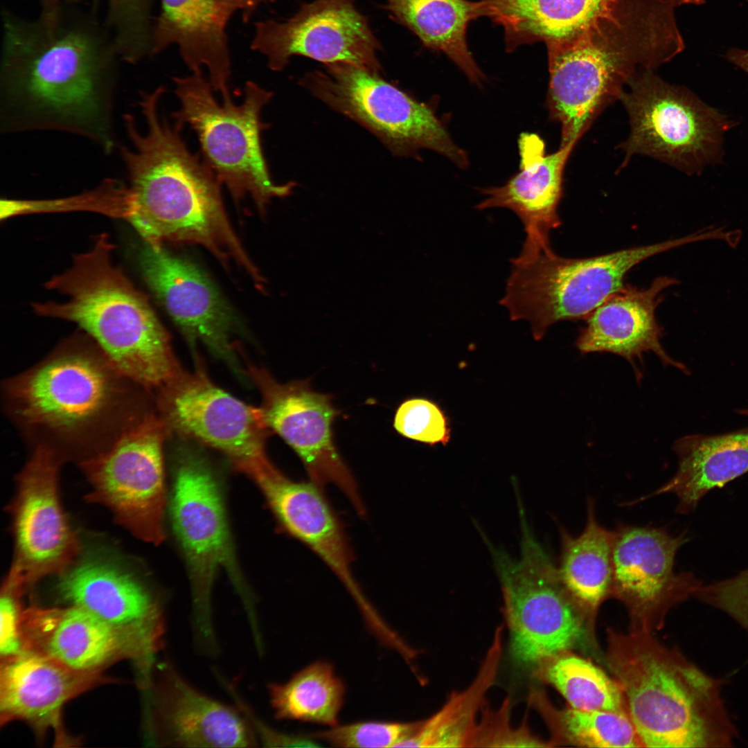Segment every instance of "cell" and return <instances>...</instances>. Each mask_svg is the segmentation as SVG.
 I'll return each mask as SVG.
<instances>
[{"mask_svg": "<svg viewBox=\"0 0 748 748\" xmlns=\"http://www.w3.org/2000/svg\"><path fill=\"white\" fill-rule=\"evenodd\" d=\"M486 17L504 29L506 51L564 39L604 12L614 0H481Z\"/></svg>", "mask_w": 748, "mask_h": 748, "instance_id": "29", "label": "cell"}, {"mask_svg": "<svg viewBox=\"0 0 748 748\" xmlns=\"http://www.w3.org/2000/svg\"><path fill=\"white\" fill-rule=\"evenodd\" d=\"M479 720L472 747H547L548 743L530 731L526 721L514 727L510 720V700L506 698L497 709L487 702Z\"/></svg>", "mask_w": 748, "mask_h": 748, "instance_id": "38", "label": "cell"}, {"mask_svg": "<svg viewBox=\"0 0 748 748\" xmlns=\"http://www.w3.org/2000/svg\"><path fill=\"white\" fill-rule=\"evenodd\" d=\"M113 29L112 42L118 55L135 62L152 54V0H107Z\"/></svg>", "mask_w": 748, "mask_h": 748, "instance_id": "35", "label": "cell"}, {"mask_svg": "<svg viewBox=\"0 0 748 748\" xmlns=\"http://www.w3.org/2000/svg\"><path fill=\"white\" fill-rule=\"evenodd\" d=\"M694 596L727 614L748 633V569L725 580L702 585Z\"/></svg>", "mask_w": 748, "mask_h": 748, "instance_id": "39", "label": "cell"}, {"mask_svg": "<svg viewBox=\"0 0 748 748\" xmlns=\"http://www.w3.org/2000/svg\"><path fill=\"white\" fill-rule=\"evenodd\" d=\"M168 429L153 411L105 451L79 463L91 486L89 499L105 505L136 537L164 538L163 445Z\"/></svg>", "mask_w": 748, "mask_h": 748, "instance_id": "12", "label": "cell"}, {"mask_svg": "<svg viewBox=\"0 0 748 748\" xmlns=\"http://www.w3.org/2000/svg\"><path fill=\"white\" fill-rule=\"evenodd\" d=\"M62 461L48 447L34 446L17 477L11 507L15 558L10 571L26 586L50 574L60 575L79 551L58 496Z\"/></svg>", "mask_w": 748, "mask_h": 748, "instance_id": "17", "label": "cell"}, {"mask_svg": "<svg viewBox=\"0 0 748 748\" xmlns=\"http://www.w3.org/2000/svg\"><path fill=\"white\" fill-rule=\"evenodd\" d=\"M59 576L58 593L71 605L117 625L165 626L162 611L146 588L116 564L87 558Z\"/></svg>", "mask_w": 748, "mask_h": 748, "instance_id": "26", "label": "cell"}, {"mask_svg": "<svg viewBox=\"0 0 748 748\" xmlns=\"http://www.w3.org/2000/svg\"><path fill=\"white\" fill-rule=\"evenodd\" d=\"M393 426L402 436L429 445H445L451 438L448 418L436 403L426 398L404 401L395 412Z\"/></svg>", "mask_w": 748, "mask_h": 748, "instance_id": "37", "label": "cell"}, {"mask_svg": "<svg viewBox=\"0 0 748 748\" xmlns=\"http://www.w3.org/2000/svg\"><path fill=\"white\" fill-rule=\"evenodd\" d=\"M627 87L619 99L630 123V135L621 145L623 165L639 154L692 175L721 162L724 134L733 127L727 116L653 71H639Z\"/></svg>", "mask_w": 748, "mask_h": 748, "instance_id": "10", "label": "cell"}, {"mask_svg": "<svg viewBox=\"0 0 748 748\" xmlns=\"http://www.w3.org/2000/svg\"><path fill=\"white\" fill-rule=\"evenodd\" d=\"M163 92H142L139 105L146 128L124 116L129 145L118 150L127 172L125 217L146 243L164 241L201 244L223 262L241 265L257 283L262 280L228 220L221 184L181 136L182 127L161 117Z\"/></svg>", "mask_w": 748, "mask_h": 748, "instance_id": "3", "label": "cell"}, {"mask_svg": "<svg viewBox=\"0 0 748 748\" xmlns=\"http://www.w3.org/2000/svg\"><path fill=\"white\" fill-rule=\"evenodd\" d=\"M23 648L51 657L80 671H94L119 654L150 657L161 648L165 630L117 625L75 605L33 607L20 615Z\"/></svg>", "mask_w": 748, "mask_h": 748, "instance_id": "18", "label": "cell"}, {"mask_svg": "<svg viewBox=\"0 0 748 748\" xmlns=\"http://www.w3.org/2000/svg\"><path fill=\"white\" fill-rule=\"evenodd\" d=\"M251 48L266 57L269 68L283 70L292 56L326 65L346 63L380 73L381 44L353 0H315L283 21L255 24Z\"/></svg>", "mask_w": 748, "mask_h": 748, "instance_id": "15", "label": "cell"}, {"mask_svg": "<svg viewBox=\"0 0 748 748\" xmlns=\"http://www.w3.org/2000/svg\"><path fill=\"white\" fill-rule=\"evenodd\" d=\"M611 596L627 609L634 629L651 631L674 606L702 585L692 573L674 571L675 557L688 541L664 527L620 524L613 531Z\"/></svg>", "mask_w": 748, "mask_h": 748, "instance_id": "16", "label": "cell"}, {"mask_svg": "<svg viewBox=\"0 0 748 748\" xmlns=\"http://www.w3.org/2000/svg\"><path fill=\"white\" fill-rule=\"evenodd\" d=\"M701 239L696 231L659 243L586 258L560 256L551 246L519 253L510 260V273L499 303L506 309L511 321H526L534 339L539 341L557 322L586 319L625 287V276L635 265Z\"/></svg>", "mask_w": 748, "mask_h": 748, "instance_id": "6", "label": "cell"}, {"mask_svg": "<svg viewBox=\"0 0 748 748\" xmlns=\"http://www.w3.org/2000/svg\"><path fill=\"white\" fill-rule=\"evenodd\" d=\"M247 368L261 393L268 428L296 452L310 481L321 487L335 486L364 515L357 483L335 445L332 425L340 412L332 395L313 391L308 380L281 384L265 368L251 364Z\"/></svg>", "mask_w": 748, "mask_h": 748, "instance_id": "14", "label": "cell"}, {"mask_svg": "<svg viewBox=\"0 0 748 748\" xmlns=\"http://www.w3.org/2000/svg\"><path fill=\"white\" fill-rule=\"evenodd\" d=\"M677 283L675 278L659 276L648 288L625 285L586 319L576 342L578 350L583 355L610 353L623 357L638 377L634 362L636 359L641 362L643 354L651 351L664 365L688 374L686 366L670 357L663 348L662 332L655 317L662 292Z\"/></svg>", "mask_w": 748, "mask_h": 748, "instance_id": "23", "label": "cell"}, {"mask_svg": "<svg viewBox=\"0 0 748 748\" xmlns=\"http://www.w3.org/2000/svg\"><path fill=\"white\" fill-rule=\"evenodd\" d=\"M170 513L183 551L192 588V628L195 644L217 643L211 594L216 573L225 569L244 601L254 610L235 558L220 487L204 455L188 447L176 453Z\"/></svg>", "mask_w": 748, "mask_h": 748, "instance_id": "9", "label": "cell"}, {"mask_svg": "<svg viewBox=\"0 0 748 748\" xmlns=\"http://www.w3.org/2000/svg\"><path fill=\"white\" fill-rule=\"evenodd\" d=\"M61 11L32 22L4 17L1 127L74 134L110 152L118 55L94 27Z\"/></svg>", "mask_w": 748, "mask_h": 748, "instance_id": "1", "label": "cell"}, {"mask_svg": "<svg viewBox=\"0 0 748 748\" xmlns=\"http://www.w3.org/2000/svg\"><path fill=\"white\" fill-rule=\"evenodd\" d=\"M268 0H220L221 12L228 22L236 11L242 12L243 19L248 21L257 8Z\"/></svg>", "mask_w": 748, "mask_h": 748, "instance_id": "42", "label": "cell"}, {"mask_svg": "<svg viewBox=\"0 0 748 748\" xmlns=\"http://www.w3.org/2000/svg\"><path fill=\"white\" fill-rule=\"evenodd\" d=\"M156 403L169 432L221 452L253 481L274 467L265 452L269 429L261 409L218 387L200 363L159 390Z\"/></svg>", "mask_w": 748, "mask_h": 748, "instance_id": "13", "label": "cell"}, {"mask_svg": "<svg viewBox=\"0 0 748 748\" xmlns=\"http://www.w3.org/2000/svg\"><path fill=\"white\" fill-rule=\"evenodd\" d=\"M301 84L335 111L375 134L394 154L433 150L466 168V152L453 141L430 106L370 70L346 63L310 72Z\"/></svg>", "mask_w": 748, "mask_h": 748, "instance_id": "11", "label": "cell"}, {"mask_svg": "<svg viewBox=\"0 0 748 748\" xmlns=\"http://www.w3.org/2000/svg\"><path fill=\"white\" fill-rule=\"evenodd\" d=\"M674 476L654 492L643 497L675 495L676 510L688 514L711 490L748 472V427L720 434H693L678 439Z\"/></svg>", "mask_w": 748, "mask_h": 748, "instance_id": "27", "label": "cell"}, {"mask_svg": "<svg viewBox=\"0 0 748 748\" xmlns=\"http://www.w3.org/2000/svg\"><path fill=\"white\" fill-rule=\"evenodd\" d=\"M534 672L538 678L555 687L571 708L625 711L617 682L590 661L569 651L548 659Z\"/></svg>", "mask_w": 748, "mask_h": 748, "instance_id": "34", "label": "cell"}, {"mask_svg": "<svg viewBox=\"0 0 748 748\" xmlns=\"http://www.w3.org/2000/svg\"><path fill=\"white\" fill-rule=\"evenodd\" d=\"M504 626L495 630L472 682L449 695L436 713L419 721L414 732L397 747H472L488 691L496 682L503 651Z\"/></svg>", "mask_w": 748, "mask_h": 748, "instance_id": "30", "label": "cell"}, {"mask_svg": "<svg viewBox=\"0 0 748 748\" xmlns=\"http://www.w3.org/2000/svg\"><path fill=\"white\" fill-rule=\"evenodd\" d=\"M384 9L395 22L413 32L427 48L444 53L472 83L485 79L467 43L469 23L486 17L481 1L382 0Z\"/></svg>", "mask_w": 748, "mask_h": 748, "instance_id": "28", "label": "cell"}, {"mask_svg": "<svg viewBox=\"0 0 748 748\" xmlns=\"http://www.w3.org/2000/svg\"><path fill=\"white\" fill-rule=\"evenodd\" d=\"M412 722L364 721L331 727L308 736L337 747H397L416 729Z\"/></svg>", "mask_w": 748, "mask_h": 748, "instance_id": "36", "label": "cell"}, {"mask_svg": "<svg viewBox=\"0 0 748 748\" xmlns=\"http://www.w3.org/2000/svg\"><path fill=\"white\" fill-rule=\"evenodd\" d=\"M281 527L330 569L357 605L366 598L354 578L353 555L341 521L321 486L295 481L276 468L256 482Z\"/></svg>", "mask_w": 748, "mask_h": 748, "instance_id": "22", "label": "cell"}, {"mask_svg": "<svg viewBox=\"0 0 748 748\" xmlns=\"http://www.w3.org/2000/svg\"><path fill=\"white\" fill-rule=\"evenodd\" d=\"M173 80L180 104L172 114L175 123L194 130L204 162L235 202L250 196L265 213L272 198L292 193L295 182L277 184L272 180L262 148L261 134L267 125L261 112L273 96L271 91L249 81L241 104H235L231 97L220 104L202 73Z\"/></svg>", "mask_w": 748, "mask_h": 748, "instance_id": "7", "label": "cell"}, {"mask_svg": "<svg viewBox=\"0 0 748 748\" xmlns=\"http://www.w3.org/2000/svg\"><path fill=\"white\" fill-rule=\"evenodd\" d=\"M152 727L157 742L168 747H254L259 742L235 705L197 689L169 660L161 664L153 686Z\"/></svg>", "mask_w": 748, "mask_h": 748, "instance_id": "20", "label": "cell"}, {"mask_svg": "<svg viewBox=\"0 0 748 748\" xmlns=\"http://www.w3.org/2000/svg\"><path fill=\"white\" fill-rule=\"evenodd\" d=\"M607 665L642 746L725 748L739 738L722 697L721 679L709 675L650 631H608Z\"/></svg>", "mask_w": 748, "mask_h": 748, "instance_id": "4", "label": "cell"}, {"mask_svg": "<svg viewBox=\"0 0 748 748\" xmlns=\"http://www.w3.org/2000/svg\"><path fill=\"white\" fill-rule=\"evenodd\" d=\"M528 703L546 723L551 746L643 747L626 711L558 709L542 691L535 688L529 693Z\"/></svg>", "mask_w": 748, "mask_h": 748, "instance_id": "33", "label": "cell"}, {"mask_svg": "<svg viewBox=\"0 0 748 748\" xmlns=\"http://www.w3.org/2000/svg\"><path fill=\"white\" fill-rule=\"evenodd\" d=\"M152 27V55L176 44L192 73L208 72L222 99L230 97L231 59L220 0H160Z\"/></svg>", "mask_w": 748, "mask_h": 748, "instance_id": "24", "label": "cell"}, {"mask_svg": "<svg viewBox=\"0 0 748 748\" xmlns=\"http://www.w3.org/2000/svg\"><path fill=\"white\" fill-rule=\"evenodd\" d=\"M0 673L2 720L22 719L38 725L56 722L61 706L94 682V671H80L39 653L5 657Z\"/></svg>", "mask_w": 748, "mask_h": 748, "instance_id": "25", "label": "cell"}, {"mask_svg": "<svg viewBox=\"0 0 748 748\" xmlns=\"http://www.w3.org/2000/svg\"><path fill=\"white\" fill-rule=\"evenodd\" d=\"M113 249L108 235H99L91 249L46 285L66 301L35 304L34 310L75 323L123 373L157 391L183 370L147 299L114 265Z\"/></svg>", "mask_w": 748, "mask_h": 748, "instance_id": "5", "label": "cell"}, {"mask_svg": "<svg viewBox=\"0 0 748 748\" xmlns=\"http://www.w3.org/2000/svg\"><path fill=\"white\" fill-rule=\"evenodd\" d=\"M560 537L559 576L573 598L593 614L611 596L613 531L597 521L589 499L582 532L573 536L561 528Z\"/></svg>", "mask_w": 748, "mask_h": 748, "instance_id": "31", "label": "cell"}, {"mask_svg": "<svg viewBox=\"0 0 748 748\" xmlns=\"http://www.w3.org/2000/svg\"><path fill=\"white\" fill-rule=\"evenodd\" d=\"M519 169L503 186L481 189L486 198L476 208L510 209L524 225L526 238L521 252L550 245V232L561 225L558 206L562 197V175L573 146L546 154L544 143L533 133L518 140Z\"/></svg>", "mask_w": 748, "mask_h": 748, "instance_id": "21", "label": "cell"}, {"mask_svg": "<svg viewBox=\"0 0 748 748\" xmlns=\"http://www.w3.org/2000/svg\"><path fill=\"white\" fill-rule=\"evenodd\" d=\"M145 393L87 335L65 340L2 388L7 416L33 447L79 463L154 411Z\"/></svg>", "mask_w": 748, "mask_h": 748, "instance_id": "2", "label": "cell"}, {"mask_svg": "<svg viewBox=\"0 0 748 748\" xmlns=\"http://www.w3.org/2000/svg\"><path fill=\"white\" fill-rule=\"evenodd\" d=\"M41 1H44V2H46V3H49V2H53V1H56V0H41Z\"/></svg>", "mask_w": 748, "mask_h": 748, "instance_id": "45", "label": "cell"}, {"mask_svg": "<svg viewBox=\"0 0 748 748\" xmlns=\"http://www.w3.org/2000/svg\"><path fill=\"white\" fill-rule=\"evenodd\" d=\"M521 549L518 558L493 546L486 536L499 576L503 611L514 661L534 670L568 652L585 636L593 615L569 593L551 558L532 533L519 508Z\"/></svg>", "mask_w": 748, "mask_h": 748, "instance_id": "8", "label": "cell"}, {"mask_svg": "<svg viewBox=\"0 0 748 748\" xmlns=\"http://www.w3.org/2000/svg\"><path fill=\"white\" fill-rule=\"evenodd\" d=\"M270 704L278 720L338 724L346 688L331 664L315 661L285 683L267 686Z\"/></svg>", "mask_w": 748, "mask_h": 748, "instance_id": "32", "label": "cell"}, {"mask_svg": "<svg viewBox=\"0 0 748 748\" xmlns=\"http://www.w3.org/2000/svg\"><path fill=\"white\" fill-rule=\"evenodd\" d=\"M725 57L748 74V50L732 48L727 52Z\"/></svg>", "mask_w": 748, "mask_h": 748, "instance_id": "43", "label": "cell"}, {"mask_svg": "<svg viewBox=\"0 0 748 748\" xmlns=\"http://www.w3.org/2000/svg\"><path fill=\"white\" fill-rule=\"evenodd\" d=\"M226 692L249 722L259 742L265 747H320L313 738L287 734L272 729L256 715L254 711L238 693L235 686L229 681L223 684Z\"/></svg>", "mask_w": 748, "mask_h": 748, "instance_id": "41", "label": "cell"}, {"mask_svg": "<svg viewBox=\"0 0 748 748\" xmlns=\"http://www.w3.org/2000/svg\"><path fill=\"white\" fill-rule=\"evenodd\" d=\"M675 7L684 5L701 6L705 3L706 0H671ZM748 3V0H746Z\"/></svg>", "mask_w": 748, "mask_h": 748, "instance_id": "44", "label": "cell"}, {"mask_svg": "<svg viewBox=\"0 0 748 748\" xmlns=\"http://www.w3.org/2000/svg\"><path fill=\"white\" fill-rule=\"evenodd\" d=\"M139 262L145 282L190 345L203 344L240 373L232 341L235 317L204 273L161 245L146 243Z\"/></svg>", "mask_w": 748, "mask_h": 748, "instance_id": "19", "label": "cell"}, {"mask_svg": "<svg viewBox=\"0 0 748 748\" xmlns=\"http://www.w3.org/2000/svg\"><path fill=\"white\" fill-rule=\"evenodd\" d=\"M24 587L7 576L0 599V652L8 657L24 652L20 632L18 598Z\"/></svg>", "mask_w": 748, "mask_h": 748, "instance_id": "40", "label": "cell"}]
</instances>
